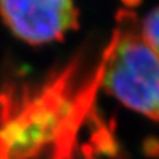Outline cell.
<instances>
[{
	"instance_id": "cell-1",
	"label": "cell",
	"mask_w": 159,
	"mask_h": 159,
	"mask_svg": "<svg viewBox=\"0 0 159 159\" xmlns=\"http://www.w3.org/2000/svg\"><path fill=\"white\" fill-rule=\"evenodd\" d=\"M103 52L90 73L73 58L41 81L0 90V159H74L101 88Z\"/></svg>"
},
{
	"instance_id": "cell-5",
	"label": "cell",
	"mask_w": 159,
	"mask_h": 159,
	"mask_svg": "<svg viewBox=\"0 0 159 159\" xmlns=\"http://www.w3.org/2000/svg\"><path fill=\"white\" fill-rule=\"evenodd\" d=\"M81 150H82L84 158H85V159H101V158L98 157V154H96L90 147H88V146H85V145L82 146Z\"/></svg>"
},
{
	"instance_id": "cell-4",
	"label": "cell",
	"mask_w": 159,
	"mask_h": 159,
	"mask_svg": "<svg viewBox=\"0 0 159 159\" xmlns=\"http://www.w3.org/2000/svg\"><path fill=\"white\" fill-rule=\"evenodd\" d=\"M139 33L150 51L159 60V7L148 12L139 25Z\"/></svg>"
},
{
	"instance_id": "cell-2",
	"label": "cell",
	"mask_w": 159,
	"mask_h": 159,
	"mask_svg": "<svg viewBox=\"0 0 159 159\" xmlns=\"http://www.w3.org/2000/svg\"><path fill=\"white\" fill-rule=\"evenodd\" d=\"M101 88L122 105L159 123V60L139 33L137 16L122 9L103 51Z\"/></svg>"
},
{
	"instance_id": "cell-3",
	"label": "cell",
	"mask_w": 159,
	"mask_h": 159,
	"mask_svg": "<svg viewBox=\"0 0 159 159\" xmlns=\"http://www.w3.org/2000/svg\"><path fill=\"white\" fill-rule=\"evenodd\" d=\"M0 17L31 45L61 41L78 28L76 0H0Z\"/></svg>"
}]
</instances>
